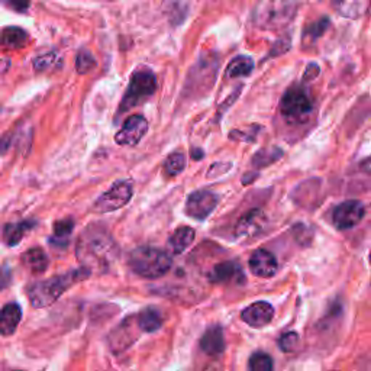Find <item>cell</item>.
Listing matches in <instances>:
<instances>
[{"mask_svg": "<svg viewBox=\"0 0 371 371\" xmlns=\"http://www.w3.org/2000/svg\"><path fill=\"white\" fill-rule=\"evenodd\" d=\"M76 255L87 271H103L116 257V244L109 232L99 225H89L77 240Z\"/></svg>", "mask_w": 371, "mask_h": 371, "instance_id": "cell-1", "label": "cell"}, {"mask_svg": "<svg viewBox=\"0 0 371 371\" xmlns=\"http://www.w3.org/2000/svg\"><path fill=\"white\" fill-rule=\"evenodd\" d=\"M89 276L90 271L80 267L77 270L61 274V276H54L48 280L35 283L28 288V297L31 305L36 309L47 308L52 305L68 287H72L81 280H86Z\"/></svg>", "mask_w": 371, "mask_h": 371, "instance_id": "cell-2", "label": "cell"}, {"mask_svg": "<svg viewBox=\"0 0 371 371\" xmlns=\"http://www.w3.org/2000/svg\"><path fill=\"white\" fill-rule=\"evenodd\" d=\"M128 263L131 270L144 279H160L170 271L171 257L162 250L153 246H140L129 254Z\"/></svg>", "mask_w": 371, "mask_h": 371, "instance_id": "cell-3", "label": "cell"}, {"mask_svg": "<svg viewBox=\"0 0 371 371\" xmlns=\"http://www.w3.org/2000/svg\"><path fill=\"white\" fill-rule=\"evenodd\" d=\"M313 109V103L309 93L300 86L288 89L280 100V112L284 120L288 123H305Z\"/></svg>", "mask_w": 371, "mask_h": 371, "instance_id": "cell-4", "label": "cell"}, {"mask_svg": "<svg viewBox=\"0 0 371 371\" xmlns=\"http://www.w3.org/2000/svg\"><path fill=\"white\" fill-rule=\"evenodd\" d=\"M157 89V78L151 70H138L131 77L129 87L120 102L119 114L127 112L129 109L138 106L141 102L153 96Z\"/></svg>", "mask_w": 371, "mask_h": 371, "instance_id": "cell-5", "label": "cell"}, {"mask_svg": "<svg viewBox=\"0 0 371 371\" xmlns=\"http://www.w3.org/2000/svg\"><path fill=\"white\" fill-rule=\"evenodd\" d=\"M295 3H263L254 13V22L266 30H277L295 17Z\"/></svg>", "mask_w": 371, "mask_h": 371, "instance_id": "cell-6", "label": "cell"}, {"mask_svg": "<svg viewBox=\"0 0 371 371\" xmlns=\"http://www.w3.org/2000/svg\"><path fill=\"white\" fill-rule=\"evenodd\" d=\"M134 193L132 183L128 180L116 182L106 193L100 195L99 199L93 204V212L96 213H107L115 212L125 206Z\"/></svg>", "mask_w": 371, "mask_h": 371, "instance_id": "cell-7", "label": "cell"}, {"mask_svg": "<svg viewBox=\"0 0 371 371\" xmlns=\"http://www.w3.org/2000/svg\"><path fill=\"white\" fill-rule=\"evenodd\" d=\"M364 213L365 208L361 202L347 200L338 204L335 208L332 215V222L337 229L347 231L354 228L355 225H359L361 222V219L364 218Z\"/></svg>", "mask_w": 371, "mask_h": 371, "instance_id": "cell-8", "label": "cell"}, {"mask_svg": "<svg viewBox=\"0 0 371 371\" xmlns=\"http://www.w3.org/2000/svg\"><path fill=\"white\" fill-rule=\"evenodd\" d=\"M218 196L209 190L193 191L186 202V213L198 221H204L218 206Z\"/></svg>", "mask_w": 371, "mask_h": 371, "instance_id": "cell-9", "label": "cell"}, {"mask_svg": "<svg viewBox=\"0 0 371 371\" xmlns=\"http://www.w3.org/2000/svg\"><path fill=\"white\" fill-rule=\"evenodd\" d=\"M138 324L134 321V318H127L119 326H116L109 335V348L112 350L114 354H120L128 350L132 343L138 339V332H136Z\"/></svg>", "mask_w": 371, "mask_h": 371, "instance_id": "cell-10", "label": "cell"}, {"mask_svg": "<svg viewBox=\"0 0 371 371\" xmlns=\"http://www.w3.org/2000/svg\"><path fill=\"white\" fill-rule=\"evenodd\" d=\"M148 131V122L141 115H134L123 123L120 131L115 135V142L123 147H134L138 144Z\"/></svg>", "mask_w": 371, "mask_h": 371, "instance_id": "cell-11", "label": "cell"}, {"mask_svg": "<svg viewBox=\"0 0 371 371\" xmlns=\"http://www.w3.org/2000/svg\"><path fill=\"white\" fill-rule=\"evenodd\" d=\"M266 222L267 218L264 212L259 209H253L248 213H245L238 221L235 228L237 237L241 240H251L263 232Z\"/></svg>", "mask_w": 371, "mask_h": 371, "instance_id": "cell-12", "label": "cell"}, {"mask_svg": "<svg viewBox=\"0 0 371 371\" xmlns=\"http://www.w3.org/2000/svg\"><path fill=\"white\" fill-rule=\"evenodd\" d=\"M248 264L254 276L261 277V279L273 277L279 268L276 257L273 255V253L263 248H259L253 253Z\"/></svg>", "mask_w": 371, "mask_h": 371, "instance_id": "cell-13", "label": "cell"}, {"mask_svg": "<svg viewBox=\"0 0 371 371\" xmlns=\"http://www.w3.org/2000/svg\"><path fill=\"white\" fill-rule=\"evenodd\" d=\"M273 316L274 309L268 301H255L242 310L241 319L253 328H263L271 322Z\"/></svg>", "mask_w": 371, "mask_h": 371, "instance_id": "cell-14", "label": "cell"}, {"mask_svg": "<svg viewBox=\"0 0 371 371\" xmlns=\"http://www.w3.org/2000/svg\"><path fill=\"white\" fill-rule=\"evenodd\" d=\"M200 348L208 355H219L225 351V338L222 328L219 325H212L206 329L200 338Z\"/></svg>", "mask_w": 371, "mask_h": 371, "instance_id": "cell-15", "label": "cell"}, {"mask_svg": "<svg viewBox=\"0 0 371 371\" xmlns=\"http://www.w3.org/2000/svg\"><path fill=\"white\" fill-rule=\"evenodd\" d=\"M22 319V309L18 304H8L0 310V335L10 337L15 334Z\"/></svg>", "mask_w": 371, "mask_h": 371, "instance_id": "cell-16", "label": "cell"}, {"mask_svg": "<svg viewBox=\"0 0 371 371\" xmlns=\"http://www.w3.org/2000/svg\"><path fill=\"white\" fill-rule=\"evenodd\" d=\"M196 237V232L190 226H182L178 228L169 240V248L173 254H182L184 253L189 246L193 244Z\"/></svg>", "mask_w": 371, "mask_h": 371, "instance_id": "cell-17", "label": "cell"}, {"mask_svg": "<svg viewBox=\"0 0 371 371\" xmlns=\"http://www.w3.org/2000/svg\"><path fill=\"white\" fill-rule=\"evenodd\" d=\"M136 324L142 332H156L162 326V315L156 308H145L136 316Z\"/></svg>", "mask_w": 371, "mask_h": 371, "instance_id": "cell-18", "label": "cell"}, {"mask_svg": "<svg viewBox=\"0 0 371 371\" xmlns=\"http://www.w3.org/2000/svg\"><path fill=\"white\" fill-rule=\"evenodd\" d=\"M238 274L242 276L240 266L228 261V263H221L215 266L212 273L209 274V279L212 283H226V282L238 279Z\"/></svg>", "mask_w": 371, "mask_h": 371, "instance_id": "cell-19", "label": "cell"}, {"mask_svg": "<svg viewBox=\"0 0 371 371\" xmlns=\"http://www.w3.org/2000/svg\"><path fill=\"white\" fill-rule=\"evenodd\" d=\"M22 263L26 268H30L32 273L38 274V273H44L47 270L50 259L47 254L41 248H32L23 254Z\"/></svg>", "mask_w": 371, "mask_h": 371, "instance_id": "cell-20", "label": "cell"}, {"mask_svg": "<svg viewBox=\"0 0 371 371\" xmlns=\"http://www.w3.org/2000/svg\"><path fill=\"white\" fill-rule=\"evenodd\" d=\"M26 41H28V34L18 26H9L0 31V45L6 48H22Z\"/></svg>", "mask_w": 371, "mask_h": 371, "instance_id": "cell-21", "label": "cell"}, {"mask_svg": "<svg viewBox=\"0 0 371 371\" xmlns=\"http://www.w3.org/2000/svg\"><path fill=\"white\" fill-rule=\"evenodd\" d=\"M253 70H254L253 59L246 56H238L228 64L226 76L231 78L246 77L253 73Z\"/></svg>", "mask_w": 371, "mask_h": 371, "instance_id": "cell-22", "label": "cell"}, {"mask_svg": "<svg viewBox=\"0 0 371 371\" xmlns=\"http://www.w3.org/2000/svg\"><path fill=\"white\" fill-rule=\"evenodd\" d=\"M34 226V222L32 221H23V222H19V224H9L5 226V231H3V240L5 242L9 245V246H15L18 245L23 235L25 232L31 229Z\"/></svg>", "mask_w": 371, "mask_h": 371, "instance_id": "cell-23", "label": "cell"}, {"mask_svg": "<svg viewBox=\"0 0 371 371\" xmlns=\"http://www.w3.org/2000/svg\"><path fill=\"white\" fill-rule=\"evenodd\" d=\"M283 151L280 148H270V149H261L254 156V164L257 167H267L274 161L282 158Z\"/></svg>", "mask_w": 371, "mask_h": 371, "instance_id": "cell-24", "label": "cell"}, {"mask_svg": "<svg viewBox=\"0 0 371 371\" xmlns=\"http://www.w3.org/2000/svg\"><path fill=\"white\" fill-rule=\"evenodd\" d=\"M370 3L365 2H342L338 5V12L347 18H360L364 15Z\"/></svg>", "mask_w": 371, "mask_h": 371, "instance_id": "cell-25", "label": "cell"}, {"mask_svg": "<svg viewBox=\"0 0 371 371\" xmlns=\"http://www.w3.org/2000/svg\"><path fill=\"white\" fill-rule=\"evenodd\" d=\"M186 169V157L182 153H173L164 162V171L169 176L180 174Z\"/></svg>", "mask_w": 371, "mask_h": 371, "instance_id": "cell-26", "label": "cell"}, {"mask_svg": "<svg viewBox=\"0 0 371 371\" xmlns=\"http://www.w3.org/2000/svg\"><path fill=\"white\" fill-rule=\"evenodd\" d=\"M250 371H273V359L266 352H255L250 359Z\"/></svg>", "mask_w": 371, "mask_h": 371, "instance_id": "cell-27", "label": "cell"}, {"mask_svg": "<svg viewBox=\"0 0 371 371\" xmlns=\"http://www.w3.org/2000/svg\"><path fill=\"white\" fill-rule=\"evenodd\" d=\"M94 67H96V59L93 57V54H90L87 50H81L77 54V60H76L77 72L80 74H87L93 70Z\"/></svg>", "mask_w": 371, "mask_h": 371, "instance_id": "cell-28", "label": "cell"}, {"mask_svg": "<svg viewBox=\"0 0 371 371\" xmlns=\"http://www.w3.org/2000/svg\"><path fill=\"white\" fill-rule=\"evenodd\" d=\"M73 228H74L73 219H63V221L56 222V224H54V237H56V238H52L51 241L64 240L67 242L68 235H72Z\"/></svg>", "mask_w": 371, "mask_h": 371, "instance_id": "cell-29", "label": "cell"}, {"mask_svg": "<svg viewBox=\"0 0 371 371\" xmlns=\"http://www.w3.org/2000/svg\"><path fill=\"white\" fill-rule=\"evenodd\" d=\"M299 335L296 332H286L279 339V348L284 352H293L299 346Z\"/></svg>", "mask_w": 371, "mask_h": 371, "instance_id": "cell-30", "label": "cell"}, {"mask_svg": "<svg viewBox=\"0 0 371 371\" xmlns=\"http://www.w3.org/2000/svg\"><path fill=\"white\" fill-rule=\"evenodd\" d=\"M328 26H329V19L328 18H322L321 21H316L313 22L312 25H309L308 28L305 30L304 32V36H309V38H318L321 36L326 30H328Z\"/></svg>", "mask_w": 371, "mask_h": 371, "instance_id": "cell-31", "label": "cell"}, {"mask_svg": "<svg viewBox=\"0 0 371 371\" xmlns=\"http://www.w3.org/2000/svg\"><path fill=\"white\" fill-rule=\"evenodd\" d=\"M59 60H60V57L57 56L56 52H50V54H45V56H43V57H38L34 61V67L36 68L38 72H45L47 68L52 67V64H56Z\"/></svg>", "mask_w": 371, "mask_h": 371, "instance_id": "cell-32", "label": "cell"}, {"mask_svg": "<svg viewBox=\"0 0 371 371\" xmlns=\"http://www.w3.org/2000/svg\"><path fill=\"white\" fill-rule=\"evenodd\" d=\"M12 282V273L6 267H0V292H3L5 288L10 286Z\"/></svg>", "mask_w": 371, "mask_h": 371, "instance_id": "cell-33", "label": "cell"}, {"mask_svg": "<svg viewBox=\"0 0 371 371\" xmlns=\"http://www.w3.org/2000/svg\"><path fill=\"white\" fill-rule=\"evenodd\" d=\"M8 6L19 9V12H23L26 8H30V3H17V2H12V3H8Z\"/></svg>", "mask_w": 371, "mask_h": 371, "instance_id": "cell-34", "label": "cell"}, {"mask_svg": "<svg viewBox=\"0 0 371 371\" xmlns=\"http://www.w3.org/2000/svg\"><path fill=\"white\" fill-rule=\"evenodd\" d=\"M361 169L371 174V157H368L367 160H364V161L361 162Z\"/></svg>", "mask_w": 371, "mask_h": 371, "instance_id": "cell-35", "label": "cell"}, {"mask_svg": "<svg viewBox=\"0 0 371 371\" xmlns=\"http://www.w3.org/2000/svg\"><path fill=\"white\" fill-rule=\"evenodd\" d=\"M193 157H195V160H200V158L203 157V151L195 149V151H193Z\"/></svg>", "mask_w": 371, "mask_h": 371, "instance_id": "cell-36", "label": "cell"}, {"mask_svg": "<svg viewBox=\"0 0 371 371\" xmlns=\"http://www.w3.org/2000/svg\"><path fill=\"white\" fill-rule=\"evenodd\" d=\"M370 259H371V255H370Z\"/></svg>", "mask_w": 371, "mask_h": 371, "instance_id": "cell-37", "label": "cell"}]
</instances>
